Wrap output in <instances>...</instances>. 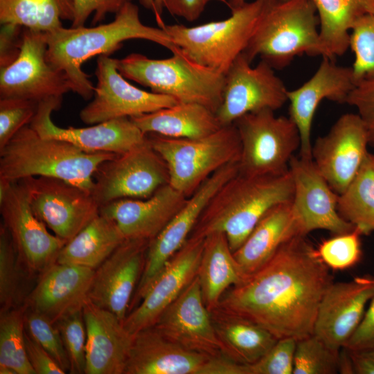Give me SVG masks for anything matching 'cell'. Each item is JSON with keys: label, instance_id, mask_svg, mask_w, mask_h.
<instances>
[{"label": "cell", "instance_id": "50", "mask_svg": "<svg viewBox=\"0 0 374 374\" xmlns=\"http://www.w3.org/2000/svg\"><path fill=\"white\" fill-rule=\"evenodd\" d=\"M0 43L1 68L8 66L18 57L22 42L23 27L1 25Z\"/></svg>", "mask_w": 374, "mask_h": 374}, {"label": "cell", "instance_id": "53", "mask_svg": "<svg viewBox=\"0 0 374 374\" xmlns=\"http://www.w3.org/2000/svg\"><path fill=\"white\" fill-rule=\"evenodd\" d=\"M138 1L145 8L153 12L159 27L163 29L166 26L162 17L163 11L165 9L164 0Z\"/></svg>", "mask_w": 374, "mask_h": 374}, {"label": "cell", "instance_id": "26", "mask_svg": "<svg viewBox=\"0 0 374 374\" xmlns=\"http://www.w3.org/2000/svg\"><path fill=\"white\" fill-rule=\"evenodd\" d=\"M94 272L91 268L55 262L39 276L25 305L56 323L82 309Z\"/></svg>", "mask_w": 374, "mask_h": 374}, {"label": "cell", "instance_id": "29", "mask_svg": "<svg viewBox=\"0 0 374 374\" xmlns=\"http://www.w3.org/2000/svg\"><path fill=\"white\" fill-rule=\"evenodd\" d=\"M298 235H301L292 201L283 202L264 215L233 255L242 271L249 275L264 265L285 242Z\"/></svg>", "mask_w": 374, "mask_h": 374}, {"label": "cell", "instance_id": "23", "mask_svg": "<svg viewBox=\"0 0 374 374\" xmlns=\"http://www.w3.org/2000/svg\"><path fill=\"white\" fill-rule=\"evenodd\" d=\"M374 296V276L332 282L319 305L313 334L335 349L343 348L359 324Z\"/></svg>", "mask_w": 374, "mask_h": 374}, {"label": "cell", "instance_id": "48", "mask_svg": "<svg viewBox=\"0 0 374 374\" xmlns=\"http://www.w3.org/2000/svg\"><path fill=\"white\" fill-rule=\"evenodd\" d=\"M26 349L28 360L35 374H64L66 371L53 357L25 332Z\"/></svg>", "mask_w": 374, "mask_h": 374}, {"label": "cell", "instance_id": "1", "mask_svg": "<svg viewBox=\"0 0 374 374\" xmlns=\"http://www.w3.org/2000/svg\"><path fill=\"white\" fill-rule=\"evenodd\" d=\"M332 280L317 249L298 235L228 289L216 308L260 326L277 339L299 340L313 334L319 305Z\"/></svg>", "mask_w": 374, "mask_h": 374}, {"label": "cell", "instance_id": "13", "mask_svg": "<svg viewBox=\"0 0 374 374\" xmlns=\"http://www.w3.org/2000/svg\"><path fill=\"white\" fill-rule=\"evenodd\" d=\"M251 64L242 53L225 73L222 101L216 112L222 126L249 113L275 112L287 101L288 90L274 69L261 60L255 67Z\"/></svg>", "mask_w": 374, "mask_h": 374}, {"label": "cell", "instance_id": "43", "mask_svg": "<svg viewBox=\"0 0 374 374\" xmlns=\"http://www.w3.org/2000/svg\"><path fill=\"white\" fill-rule=\"evenodd\" d=\"M55 324L69 360V373H84L87 333L82 309L62 318Z\"/></svg>", "mask_w": 374, "mask_h": 374}, {"label": "cell", "instance_id": "19", "mask_svg": "<svg viewBox=\"0 0 374 374\" xmlns=\"http://www.w3.org/2000/svg\"><path fill=\"white\" fill-rule=\"evenodd\" d=\"M62 98H52L38 103L29 124L40 136L68 141L87 152L124 153L143 143L148 137L131 120L123 117L86 127L63 128L51 120V114L61 105Z\"/></svg>", "mask_w": 374, "mask_h": 374}, {"label": "cell", "instance_id": "32", "mask_svg": "<svg viewBox=\"0 0 374 374\" xmlns=\"http://www.w3.org/2000/svg\"><path fill=\"white\" fill-rule=\"evenodd\" d=\"M202 298L208 311L218 305L224 293L246 278L232 252L224 233L204 238L197 271Z\"/></svg>", "mask_w": 374, "mask_h": 374}, {"label": "cell", "instance_id": "27", "mask_svg": "<svg viewBox=\"0 0 374 374\" xmlns=\"http://www.w3.org/2000/svg\"><path fill=\"white\" fill-rule=\"evenodd\" d=\"M187 197L169 184L145 199H120L100 206V213L113 220L125 239L150 242L172 220Z\"/></svg>", "mask_w": 374, "mask_h": 374}, {"label": "cell", "instance_id": "5", "mask_svg": "<svg viewBox=\"0 0 374 374\" xmlns=\"http://www.w3.org/2000/svg\"><path fill=\"white\" fill-rule=\"evenodd\" d=\"M242 53L250 62L260 57L278 70L303 54L322 56L319 21L312 0H267Z\"/></svg>", "mask_w": 374, "mask_h": 374}, {"label": "cell", "instance_id": "8", "mask_svg": "<svg viewBox=\"0 0 374 374\" xmlns=\"http://www.w3.org/2000/svg\"><path fill=\"white\" fill-rule=\"evenodd\" d=\"M266 2L246 1L223 20L191 27L166 24L163 29L187 57L225 74L247 47Z\"/></svg>", "mask_w": 374, "mask_h": 374}, {"label": "cell", "instance_id": "22", "mask_svg": "<svg viewBox=\"0 0 374 374\" xmlns=\"http://www.w3.org/2000/svg\"><path fill=\"white\" fill-rule=\"evenodd\" d=\"M150 242L125 239L96 269L88 299L123 322L141 277Z\"/></svg>", "mask_w": 374, "mask_h": 374}, {"label": "cell", "instance_id": "45", "mask_svg": "<svg viewBox=\"0 0 374 374\" xmlns=\"http://www.w3.org/2000/svg\"><path fill=\"white\" fill-rule=\"evenodd\" d=\"M296 341L278 339L261 359L247 365L248 374H293Z\"/></svg>", "mask_w": 374, "mask_h": 374}, {"label": "cell", "instance_id": "15", "mask_svg": "<svg viewBox=\"0 0 374 374\" xmlns=\"http://www.w3.org/2000/svg\"><path fill=\"white\" fill-rule=\"evenodd\" d=\"M118 59L99 55L93 98L80 112L81 121L94 125L112 119L137 116L179 102L168 96L147 91L129 83L117 69Z\"/></svg>", "mask_w": 374, "mask_h": 374}, {"label": "cell", "instance_id": "33", "mask_svg": "<svg viewBox=\"0 0 374 374\" xmlns=\"http://www.w3.org/2000/svg\"><path fill=\"white\" fill-rule=\"evenodd\" d=\"M125 240L117 224L100 213L65 243L56 262L96 269Z\"/></svg>", "mask_w": 374, "mask_h": 374}, {"label": "cell", "instance_id": "20", "mask_svg": "<svg viewBox=\"0 0 374 374\" xmlns=\"http://www.w3.org/2000/svg\"><path fill=\"white\" fill-rule=\"evenodd\" d=\"M204 238L189 237L154 278L123 326L129 333L153 326L163 310L197 276Z\"/></svg>", "mask_w": 374, "mask_h": 374}, {"label": "cell", "instance_id": "51", "mask_svg": "<svg viewBox=\"0 0 374 374\" xmlns=\"http://www.w3.org/2000/svg\"><path fill=\"white\" fill-rule=\"evenodd\" d=\"M213 1L228 4L226 0H164V4L170 15L193 22L201 16L206 6Z\"/></svg>", "mask_w": 374, "mask_h": 374}, {"label": "cell", "instance_id": "21", "mask_svg": "<svg viewBox=\"0 0 374 374\" xmlns=\"http://www.w3.org/2000/svg\"><path fill=\"white\" fill-rule=\"evenodd\" d=\"M221 355L186 348L154 326L133 335L124 374H220Z\"/></svg>", "mask_w": 374, "mask_h": 374}, {"label": "cell", "instance_id": "24", "mask_svg": "<svg viewBox=\"0 0 374 374\" xmlns=\"http://www.w3.org/2000/svg\"><path fill=\"white\" fill-rule=\"evenodd\" d=\"M153 326L170 341L189 350L211 356L224 354L197 276L163 310Z\"/></svg>", "mask_w": 374, "mask_h": 374}, {"label": "cell", "instance_id": "16", "mask_svg": "<svg viewBox=\"0 0 374 374\" xmlns=\"http://www.w3.org/2000/svg\"><path fill=\"white\" fill-rule=\"evenodd\" d=\"M0 212L21 262L31 276L39 277L56 262L66 242L51 233L35 215L17 181L11 183L6 195L0 201Z\"/></svg>", "mask_w": 374, "mask_h": 374}, {"label": "cell", "instance_id": "7", "mask_svg": "<svg viewBox=\"0 0 374 374\" xmlns=\"http://www.w3.org/2000/svg\"><path fill=\"white\" fill-rule=\"evenodd\" d=\"M153 148L166 161L169 184L190 197L214 172L238 162L241 143L234 124L198 139H174L148 134Z\"/></svg>", "mask_w": 374, "mask_h": 374}, {"label": "cell", "instance_id": "4", "mask_svg": "<svg viewBox=\"0 0 374 374\" xmlns=\"http://www.w3.org/2000/svg\"><path fill=\"white\" fill-rule=\"evenodd\" d=\"M116 155L84 152L68 141L43 137L28 125L0 149V179L55 177L91 193L98 167Z\"/></svg>", "mask_w": 374, "mask_h": 374}, {"label": "cell", "instance_id": "28", "mask_svg": "<svg viewBox=\"0 0 374 374\" xmlns=\"http://www.w3.org/2000/svg\"><path fill=\"white\" fill-rule=\"evenodd\" d=\"M85 374H124L133 335L113 312L87 299Z\"/></svg>", "mask_w": 374, "mask_h": 374}, {"label": "cell", "instance_id": "31", "mask_svg": "<svg viewBox=\"0 0 374 374\" xmlns=\"http://www.w3.org/2000/svg\"><path fill=\"white\" fill-rule=\"evenodd\" d=\"M209 312L223 353L238 363L256 362L278 339L260 326L218 308Z\"/></svg>", "mask_w": 374, "mask_h": 374}, {"label": "cell", "instance_id": "52", "mask_svg": "<svg viewBox=\"0 0 374 374\" xmlns=\"http://www.w3.org/2000/svg\"><path fill=\"white\" fill-rule=\"evenodd\" d=\"M347 350L355 374H374V347Z\"/></svg>", "mask_w": 374, "mask_h": 374}, {"label": "cell", "instance_id": "34", "mask_svg": "<svg viewBox=\"0 0 374 374\" xmlns=\"http://www.w3.org/2000/svg\"><path fill=\"white\" fill-rule=\"evenodd\" d=\"M319 21L322 57L331 60L350 46V33L361 17L374 12V0H312Z\"/></svg>", "mask_w": 374, "mask_h": 374}, {"label": "cell", "instance_id": "35", "mask_svg": "<svg viewBox=\"0 0 374 374\" xmlns=\"http://www.w3.org/2000/svg\"><path fill=\"white\" fill-rule=\"evenodd\" d=\"M73 17V0H0L1 25L48 33Z\"/></svg>", "mask_w": 374, "mask_h": 374}, {"label": "cell", "instance_id": "40", "mask_svg": "<svg viewBox=\"0 0 374 374\" xmlns=\"http://www.w3.org/2000/svg\"><path fill=\"white\" fill-rule=\"evenodd\" d=\"M355 55V83L374 78V12L359 18L351 28L350 46Z\"/></svg>", "mask_w": 374, "mask_h": 374}, {"label": "cell", "instance_id": "37", "mask_svg": "<svg viewBox=\"0 0 374 374\" xmlns=\"http://www.w3.org/2000/svg\"><path fill=\"white\" fill-rule=\"evenodd\" d=\"M33 278L18 256L10 235L0 227V312L25 305L30 292L26 280Z\"/></svg>", "mask_w": 374, "mask_h": 374}, {"label": "cell", "instance_id": "30", "mask_svg": "<svg viewBox=\"0 0 374 374\" xmlns=\"http://www.w3.org/2000/svg\"><path fill=\"white\" fill-rule=\"evenodd\" d=\"M130 118L145 134L174 139L202 138L222 127L214 112L193 103H178Z\"/></svg>", "mask_w": 374, "mask_h": 374}, {"label": "cell", "instance_id": "49", "mask_svg": "<svg viewBox=\"0 0 374 374\" xmlns=\"http://www.w3.org/2000/svg\"><path fill=\"white\" fill-rule=\"evenodd\" d=\"M344 347L348 350L374 347V296L359 324Z\"/></svg>", "mask_w": 374, "mask_h": 374}, {"label": "cell", "instance_id": "54", "mask_svg": "<svg viewBox=\"0 0 374 374\" xmlns=\"http://www.w3.org/2000/svg\"><path fill=\"white\" fill-rule=\"evenodd\" d=\"M283 1H289V0H283ZM246 2V0H228L227 6L232 10L237 7L242 6Z\"/></svg>", "mask_w": 374, "mask_h": 374}, {"label": "cell", "instance_id": "14", "mask_svg": "<svg viewBox=\"0 0 374 374\" xmlns=\"http://www.w3.org/2000/svg\"><path fill=\"white\" fill-rule=\"evenodd\" d=\"M239 172L238 162L227 164L209 177L190 197L168 225L149 244L143 271L132 302H140L150 283L189 238L217 190Z\"/></svg>", "mask_w": 374, "mask_h": 374}, {"label": "cell", "instance_id": "12", "mask_svg": "<svg viewBox=\"0 0 374 374\" xmlns=\"http://www.w3.org/2000/svg\"><path fill=\"white\" fill-rule=\"evenodd\" d=\"M46 33L24 28L20 52L8 66L1 68L0 98L41 101L63 98L71 91L64 72L46 59Z\"/></svg>", "mask_w": 374, "mask_h": 374}, {"label": "cell", "instance_id": "47", "mask_svg": "<svg viewBox=\"0 0 374 374\" xmlns=\"http://www.w3.org/2000/svg\"><path fill=\"white\" fill-rule=\"evenodd\" d=\"M133 0H73L74 17L71 27L84 26L93 15L92 24L105 19L107 14H116L125 4Z\"/></svg>", "mask_w": 374, "mask_h": 374}, {"label": "cell", "instance_id": "38", "mask_svg": "<svg viewBox=\"0 0 374 374\" xmlns=\"http://www.w3.org/2000/svg\"><path fill=\"white\" fill-rule=\"evenodd\" d=\"M26 311L23 305L0 312V367L17 374H35L26 349Z\"/></svg>", "mask_w": 374, "mask_h": 374}, {"label": "cell", "instance_id": "18", "mask_svg": "<svg viewBox=\"0 0 374 374\" xmlns=\"http://www.w3.org/2000/svg\"><path fill=\"white\" fill-rule=\"evenodd\" d=\"M289 170L294 183L292 212L301 235L306 236L317 229L339 235L355 228L339 215L338 195L317 170L312 159L293 156Z\"/></svg>", "mask_w": 374, "mask_h": 374}, {"label": "cell", "instance_id": "36", "mask_svg": "<svg viewBox=\"0 0 374 374\" xmlns=\"http://www.w3.org/2000/svg\"><path fill=\"white\" fill-rule=\"evenodd\" d=\"M337 211L362 235L374 231V154L368 152L356 175L338 195Z\"/></svg>", "mask_w": 374, "mask_h": 374}, {"label": "cell", "instance_id": "46", "mask_svg": "<svg viewBox=\"0 0 374 374\" xmlns=\"http://www.w3.org/2000/svg\"><path fill=\"white\" fill-rule=\"evenodd\" d=\"M346 103L357 109L366 126L369 145L374 146V78L356 84Z\"/></svg>", "mask_w": 374, "mask_h": 374}, {"label": "cell", "instance_id": "2", "mask_svg": "<svg viewBox=\"0 0 374 374\" xmlns=\"http://www.w3.org/2000/svg\"><path fill=\"white\" fill-rule=\"evenodd\" d=\"M46 37L48 62L64 73L71 91L84 100L93 96L95 89L82 68L89 58L109 55L119 49L123 42L133 39L157 43L172 53L179 50L164 29L145 25L141 21L139 8L132 2L125 4L108 24L90 28L62 26L46 33Z\"/></svg>", "mask_w": 374, "mask_h": 374}, {"label": "cell", "instance_id": "3", "mask_svg": "<svg viewBox=\"0 0 374 374\" xmlns=\"http://www.w3.org/2000/svg\"><path fill=\"white\" fill-rule=\"evenodd\" d=\"M293 195L290 170L254 176L238 172L213 197L189 237L204 238L213 233H224L234 253L268 211L292 201Z\"/></svg>", "mask_w": 374, "mask_h": 374}, {"label": "cell", "instance_id": "6", "mask_svg": "<svg viewBox=\"0 0 374 374\" xmlns=\"http://www.w3.org/2000/svg\"><path fill=\"white\" fill-rule=\"evenodd\" d=\"M117 69L125 78L179 103H198L216 114L222 101L225 74L191 60L180 50L164 59L131 53L118 59Z\"/></svg>", "mask_w": 374, "mask_h": 374}, {"label": "cell", "instance_id": "11", "mask_svg": "<svg viewBox=\"0 0 374 374\" xmlns=\"http://www.w3.org/2000/svg\"><path fill=\"white\" fill-rule=\"evenodd\" d=\"M17 181L35 215L66 243L100 214L91 193L63 179L28 177Z\"/></svg>", "mask_w": 374, "mask_h": 374}, {"label": "cell", "instance_id": "39", "mask_svg": "<svg viewBox=\"0 0 374 374\" xmlns=\"http://www.w3.org/2000/svg\"><path fill=\"white\" fill-rule=\"evenodd\" d=\"M340 350L314 334L297 340L293 374L339 373Z\"/></svg>", "mask_w": 374, "mask_h": 374}, {"label": "cell", "instance_id": "42", "mask_svg": "<svg viewBox=\"0 0 374 374\" xmlns=\"http://www.w3.org/2000/svg\"><path fill=\"white\" fill-rule=\"evenodd\" d=\"M26 330L66 371L70 370L69 360L60 332L55 323L44 314L26 308Z\"/></svg>", "mask_w": 374, "mask_h": 374}, {"label": "cell", "instance_id": "44", "mask_svg": "<svg viewBox=\"0 0 374 374\" xmlns=\"http://www.w3.org/2000/svg\"><path fill=\"white\" fill-rule=\"evenodd\" d=\"M38 103L21 98H0V149L32 121Z\"/></svg>", "mask_w": 374, "mask_h": 374}, {"label": "cell", "instance_id": "25", "mask_svg": "<svg viewBox=\"0 0 374 374\" xmlns=\"http://www.w3.org/2000/svg\"><path fill=\"white\" fill-rule=\"evenodd\" d=\"M355 85L352 67L338 66L334 60L323 57L317 70L308 81L296 89L287 91L290 117L301 136V158L312 160V124L319 103L323 99L346 103Z\"/></svg>", "mask_w": 374, "mask_h": 374}, {"label": "cell", "instance_id": "10", "mask_svg": "<svg viewBox=\"0 0 374 374\" xmlns=\"http://www.w3.org/2000/svg\"><path fill=\"white\" fill-rule=\"evenodd\" d=\"M91 195L100 206L124 199H145L169 184L167 164L148 136L141 144L102 163Z\"/></svg>", "mask_w": 374, "mask_h": 374}, {"label": "cell", "instance_id": "41", "mask_svg": "<svg viewBox=\"0 0 374 374\" xmlns=\"http://www.w3.org/2000/svg\"><path fill=\"white\" fill-rule=\"evenodd\" d=\"M357 228L324 240L317 249L321 260L334 270H344L359 262L362 256L361 235Z\"/></svg>", "mask_w": 374, "mask_h": 374}, {"label": "cell", "instance_id": "9", "mask_svg": "<svg viewBox=\"0 0 374 374\" xmlns=\"http://www.w3.org/2000/svg\"><path fill=\"white\" fill-rule=\"evenodd\" d=\"M233 124L241 143L240 174L278 175L289 170L301 146L299 129L290 116H276L274 111L266 109L247 114Z\"/></svg>", "mask_w": 374, "mask_h": 374}, {"label": "cell", "instance_id": "17", "mask_svg": "<svg viewBox=\"0 0 374 374\" xmlns=\"http://www.w3.org/2000/svg\"><path fill=\"white\" fill-rule=\"evenodd\" d=\"M369 145L368 132L357 114L341 116L312 147V159L329 186L341 194L357 173Z\"/></svg>", "mask_w": 374, "mask_h": 374}]
</instances>
